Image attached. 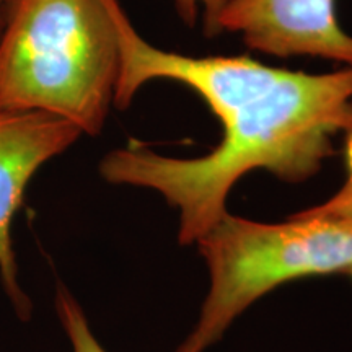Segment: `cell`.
Masks as SVG:
<instances>
[{
    "label": "cell",
    "mask_w": 352,
    "mask_h": 352,
    "mask_svg": "<svg viewBox=\"0 0 352 352\" xmlns=\"http://www.w3.org/2000/svg\"><path fill=\"white\" fill-rule=\"evenodd\" d=\"M120 47L113 107H129L145 83L171 80L191 88L222 124L206 155L176 158L129 144L100 162L111 184L160 192L179 212L178 240L196 243L227 212L240 178L266 170L302 183L334 155V139L352 129V67L307 74L270 67L248 56L192 57L152 46L138 33L120 0H103Z\"/></svg>",
    "instance_id": "obj_1"
},
{
    "label": "cell",
    "mask_w": 352,
    "mask_h": 352,
    "mask_svg": "<svg viewBox=\"0 0 352 352\" xmlns=\"http://www.w3.org/2000/svg\"><path fill=\"white\" fill-rule=\"evenodd\" d=\"M120 70L103 0H7L0 21V113L44 111L103 131Z\"/></svg>",
    "instance_id": "obj_2"
},
{
    "label": "cell",
    "mask_w": 352,
    "mask_h": 352,
    "mask_svg": "<svg viewBox=\"0 0 352 352\" xmlns=\"http://www.w3.org/2000/svg\"><path fill=\"white\" fill-rule=\"evenodd\" d=\"M196 243L210 285L199 320L176 352H204L277 285L352 271V227L300 214L263 223L226 212Z\"/></svg>",
    "instance_id": "obj_3"
},
{
    "label": "cell",
    "mask_w": 352,
    "mask_h": 352,
    "mask_svg": "<svg viewBox=\"0 0 352 352\" xmlns=\"http://www.w3.org/2000/svg\"><path fill=\"white\" fill-rule=\"evenodd\" d=\"M82 135L80 127L57 114L0 113V283L23 321L32 315V300L19 283L12 243L13 217L36 171Z\"/></svg>",
    "instance_id": "obj_4"
},
{
    "label": "cell",
    "mask_w": 352,
    "mask_h": 352,
    "mask_svg": "<svg viewBox=\"0 0 352 352\" xmlns=\"http://www.w3.org/2000/svg\"><path fill=\"white\" fill-rule=\"evenodd\" d=\"M226 32L264 54L352 67V36L338 21L336 0H227L217 16V34Z\"/></svg>",
    "instance_id": "obj_5"
},
{
    "label": "cell",
    "mask_w": 352,
    "mask_h": 352,
    "mask_svg": "<svg viewBox=\"0 0 352 352\" xmlns=\"http://www.w3.org/2000/svg\"><path fill=\"white\" fill-rule=\"evenodd\" d=\"M56 311L74 352H108L95 338L80 303L64 285L56 290Z\"/></svg>",
    "instance_id": "obj_6"
},
{
    "label": "cell",
    "mask_w": 352,
    "mask_h": 352,
    "mask_svg": "<svg viewBox=\"0 0 352 352\" xmlns=\"http://www.w3.org/2000/svg\"><path fill=\"white\" fill-rule=\"evenodd\" d=\"M346 166L347 176L340 191L314 208L300 210V215L316 219H327L331 222L352 227V129L346 132Z\"/></svg>",
    "instance_id": "obj_7"
},
{
    "label": "cell",
    "mask_w": 352,
    "mask_h": 352,
    "mask_svg": "<svg viewBox=\"0 0 352 352\" xmlns=\"http://www.w3.org/2000/svg\"><path fill=\"white\" fill-rule=\"evenodd\" d=\"M227 0H175V8L188 26L196 23L197 10L204 12V32L209 38L217 36V16Z\"/></svg>",
    "instance_id": "obj_8"
},
{
    "label": "cell",
    "mask_w": 352,
    "mask_h": 352,
    "mask_svg": "<svg viewBox=\"0 0 352 352\" xmlns=\"http://www.w3.org/2000/svg\"><path fill=\"white\" fill-rule=\"evenodd\" d=\"M7 0H0V21H2V15H3V8H6Z\"/></svg>",
    "instance_id": "obj_9"
},
{
    "label": "cell",
    "mask_w": 352,
    "mask_h": 352,
    "mask_svg": "<svg viewBox=\"0 0 352 352\" xmlns=\"http://www.w3.org/2000/svg\"><path fill=\"white\" fill-rule=\"evenodd\" d=\"M349 274H351V276H352V271H351V272H349Z\"/></svg>",
    "instance_id": "obj_10"
}]
</instances>
